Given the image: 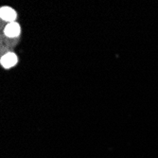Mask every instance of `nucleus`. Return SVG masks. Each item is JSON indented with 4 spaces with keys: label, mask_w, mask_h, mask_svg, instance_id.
Here are the masks:
<instances>
[{
    "label": "nucleus",
    "mask_w": 158,
    "mask_h": 158,
    "mask_svg": "<svg viewBox=\"0 0 158 158\" xmlns=\"http://www.w3.org/2000/svg\"><path fill=\"white\" fill-rule=\"evenodd\" d=\"M17 63V57L13 53H7L1 59V64L5 68H10Z\"/></svg>",
    "instance_id": "f257e3e1"
},
{
    "label": "nucleus",
    "mask_w": 158,
    "mask_h": 158,
    "mask_svg": "<svg viewBox=\"0 0 158 158\" xmlns=\"http://www.w3.org/2000/svg\"><path fill=\"white\" fill-rule=\"evenodd\" d=\"M4 31H5V34L9 37H15L19 35L20 33V27L17 23L12 22V23H10L8 26H6Z\"/></svg>",
    "instance_id": "7ed1b4c3"
},
{
    "label": "nucleus",
    "mask_w": 158,
    "mask_h": 158,
    "mask_svg": "<svg viewBox=\"0 0 158 158\" xmlns=\"http://www.w3.org/2000/svg\"><path fill=\"white\" fill-rule=\"evenodd\" d=\"M0 15H1V18L5 21H9L10 23H12L16 18V13L10 7H3L1 9V11H0Z\"/></svg>",
    "instance_id": "f03ea898"
}]
</instances>
